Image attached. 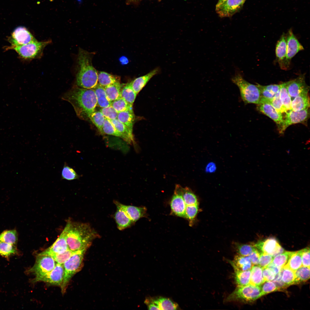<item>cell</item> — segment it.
I'll return each instance as SVG.
<instances>
[{"mask_svg":"<svg viewBox=\"0 0 310 310\" xmlns=\"http://www.w3.org/2000/svg\"><path fill=\"white\" fill-rule=\"evenodd\" d=\"M263 268L259 266H253L251 270L249 284L260 286L265 282L263 275Z\"/></svg>","mask_w":310,"mask_h":310,"instance_id":"cell-30","label":"cell"},{"mask_svg":"<svg viewBox=\"0 0 310 310\" xmlns=\"http://www.w3.org/2000/svg\"><path fill=\"white\" fill-rule=\"evenodd\" d=\"M73 252V251L68 249L62 253L49 256L51 257L57 263L63 264L70 257Z\"/></svg>","mask_w":310,"mask_h":310,"instance_id":"cell-48","label":"cell"},{"mask_svg":"<svg viewBox=\"0 0 310 310\" xmlns=\"http://www.w3.org/2000/svg\"><path fill=\"white\" fill-rule=\"evenodd\" d=\"M214 166L213 165V164H212V163L210 164H209L207 168L208 170H209V171H213L214 168H215Z\"/></svg>","mask_w":310,"mask_h":310,"instance_id":"cell-58","label":"cell"},{"mask_svg":"<svg viewBox=\"0 0 310 310\" xmlns=\"http://www.w3.org/2000/svg\"><path fill=\"white\" fill-rule=\"evenodd\" d=\"M272 281L278 288L279 290L285 289L288 286L282 280V269L280 272L275 275L274 279Z\"/></svg>","mask_w":310,"mask_h":310,"instance_id":"cell-53","label":"cell"},{"mask_svg":"<svg viewBox=\"0 0 310 310\" xmlns=\"http://www.w3.org/2000/svg\"><path fill=\"white\" fill-rule=\"evenodd\" d=\"M140 0H127V3L129 4L132 2H135Z\"/></svg>","mask_w":310,"mask_h":310,"instance_id":"cell-61","label":"cell"},{"mask_svg":"<svg viewBox=\"0 0 310 310\" xmlns=\"http://www.w3.org/2000/svg\"><path fill=\"white\" fill-rule=\"evenodd\" d=\"M295 284L306 282L310 278V267L302 266L294 272Z\"/></svg>","mask_w":310,"mask_h":310,"instance_id":"cell-41","label":"cell"},{"mask_svg":"<svg viewBox=\"0 0 310 310\" xmlns=\"http://www.w3.org/2000/svg\"><path fill=\"white\" fill-rule=\"evenodd\" d=\"M181 193L184 202L187 206L198 204L197 196L188 187L183 188L181 186Z\"/></svg>","mask_w":310,"mask_h":310,"instance_id":"cell-38","label":"cell"},{"mask_svg":"<svg viewBox=\"0 0 310 310\" xmlns=\"http://www.w3.org/2000/svg\"><path fill=\"white\" fill-rule=\"evenodd\" d=\"M100 111L108 119L111 120L117 119L118 113L111 105L102 108Z\"/></svg>","mask_w":310,"mask_h":310,"instance_id":"cell-50","label":"cell"},{"mask_svg":"<svg viewBox=\"0 0 310 310\" xmlns=\"http://www.w3.org/2000/svg\"><path fill=\"white\" fill-rule=\"evenodd\" d=\"M110 120L117 131L123 135L124 140L129 144L134 143L132 131L117 119Z\"/></svg>","mask_w":310,"mask_h":310,"instance_id":"cell-25","label":"cell"},{"mask_svg":"<svg viewBox=\"0 0 310 310\" xmlns=\"http://www.w3.org/2000/svg\"><path fill=\"white\" fill-rule=\"evenodd\" d=\"M114 203L117 208L123 210L134 223L146 215L147 209L145 207L126 205L116 201Z\"/></svg>","mask_w":310,"mask_h":310,"instance_id":"cell-18","label":"cell"},{"mask_svg":"<svg viewBox=\"0 0 310 310\" xmlns=\"http://www.w3.org/2000/svg\"><path fill=\"white\" fill-rule=\"evenodd\" d=\"M80 176L72 168L65 162L61 171V178L68 181H72L79 178Z\"/></svg>","mask_w":310,"mask_h":310,"instance_id":"cell-42","label":"cell"},{"mask_svg":"<svg viewBox=\"0 0 310 310\" xmlns=\"http://www.w3.org/2000/svg\"><path fill=\"white\" fill-rule=\"evenodd\" d=\"M230 262L234 270V278L237 286H243L249 284L251 270H241L236 267L230 261Z\"/></svg>","mask_w":310,"mask_h":310,"instance_id":"cell-24","label":"cell"},{"mask_svg":"<svg viewBox=\"0 0 310 310\" xmlns=\"http://www.w3.org/2000/svg\"><path fill=\"white\" fill-rule=\"evenodd\" d=\"M248 256L253 265L258 264L260 253L257 249L251 253Z\"/></svg>","mask_w":310,"mask_h":310,"instance_id":"cell-55","label":"cell"},{"mask_svg":"<svg viewBox=\"0 0 310 310\" xmlns=\"http://www.w3.org/2000/svg\"><path fill=\"white\" fill-rule=\"evenodd\" d=\"M64 272L63 264L57 263L55 267L51 271L43 276L35 277L32 282L42 281L61 286L63 281Z\"/></svg>","mask_w":310,"mask_h":310,"instance_id":"cell-10","label":"cell"},{"mask_svg":"<svg viewBox=\"0 0 310 310\" xmlns=\"http://www.w3.org/2000/svg\"><path fill=\"white\" fill-rule=\"evenodd\" d=\"M257 109L275 122L278 129L280 127L283 120L282 114L279 113L270 103H260L257 104Z\"/></svg>","mask_w":310,"mask_h":310,"instance_id":"cell-19","label":"cell"},{"mask_svg":"<svg viewBox=\"0 0 310 310\" xmlns=\"http://www.w3.org/2000/svg\"><path fill=\"white\" fill-rule=\"evenodd\" d=\"M308 91L302 93L292 101L291 110L299 111L309 108L310 99Z\"/></svg>","mask_w":310,"mask_h":310,"instance_id":"cell-22","label":"cell"},{"mask_svg":"<svg viewBox=\"0 0 310 310\" xmlns=\"http://www.w3.org/2000/svg\"><path fill=\"white\" fill-rule=\"evenodd\" d=\"M87 250L84 249L73 251L70 257L63 264L64 275L61 286L63 294L66 291L67 285L72 277L82 269L84 255Z\"/></svg>","mask_w":310,"mask_h":310,"instance_id":"cell-5","label":"cell"},{"mask_svg":"<svg viewBox=\"0 0 310 310\" xmlns=\"http://www.w3.org/2000/svg\"><path fill=\"white\" fill-rule=\"evenodd\" d=\"M120 60L121 62L124 64L125 63H126L128 61L127 59V58L125 57H122V58L120 59Z\"/></svg>","mask_w":310,"mask_h":310,"instance_id":"cell-59","label":"cell"},{"mask_svg":"<svg viewBox=\"0 0 310 310\" xmlns=\"http://www.w3.org/2000/svg\"><path fill=\"white\" fill-rule=\"evenodd\" d=\"M265 282L260 286L261 296L272 292L279 290L275 284L272 281H268Z\"/></svg>","mask_w":310,"mask_h":310,"instance_id":"cell-49","label":"cell"},{"mask_svg":"<svg viewBox=\"0 0 310 310\" xmlns=\"http://www.w3.org/2000/svg\"><path fill=\"white\" fill-rule=\"evenodd\" d=\"M51 42L49 40L41 42L37 40L26 44L10 46L9 49L15 50L24 59H31L41 56L44 48Z\"/></svg>","mask_w":310,"mask_h":310,"instance_id":"cell-7","label":"cell"},{"mask_svg":"<svg viewBox=\"0 0 310 310\" xmlns=\"http://www.w3.org/2000/svg\"><path fill=\"white\" fill-rule=\"evenodd\" d=\"M282 279L288 286L295 284L296 276L294 272L284 265L282 269Z\"/></svg>","mask_w":310,"mask_h":310,"instance_id":"cell-39","label":"cell"},{"mask_svg":"<svg viewBox=\"0 0 310 310\" xmlns=\"http://www.w3.org/2000/svg\"><path fill=\"white\" fill-rule=\"evenodd\" d=\"M274 257L272 255L261 252L259 261V266L263 269L265 268L271 263Z\"/></svg>","mask_w":310,"mask_h":310,"instance_id":"cell-51","label":"cell"},{"mask_svg":"<svg viewBox=\"0 0 310 310\" xmlns=\"http://www.w3.org/2000/svg\"><path fill=\"white\" fill-rule=\"evenodd\" d=\"M286 88L291 98H294L302 93L309 91V87L306 84L304 75L286 82Z\"/></svg>","mask_w":310,"mask_h":310,"instance_id":"cell-16","label":"cell"},{"mask_svg":"<svg viewBox=\"0 0 310 310\" xmlns=\"http://www.w3.org/2000/svg\"><path fill=\"white\" fill-rule=\"evenodd\" d=\"M94 91L97 101V106L101 108L109 106L111 105L107 97L104 87L97 83L93 88Z\"/></svg>","mask_w":310,"mask_h":310,"instance_id":"cell-28","label":"cell"},{"mask_svg":"<svg viewBox=\"0 0 310 310\" xmlns=\"http://www.w3.org/2000/svg\"><path fill=\"white\" fill-rule=\"evenodd\" d=\"M122 86L120 82L104 87L108 99L111 102L121 97Z\"/></svg>","mask_w":310,"mask_h":310,"instance_id":"cell-26","label":"cell"},{"mask_svg":"<svg viewBox=\"0 0 310 310\" xmlns=\"http://www.w3.org/2000/svg\"><path fill=\"white\" fill-rule=\"evenodd\" d=\"M68 248L72 251L87 249L93 241L100 237L88 223L69 220L66 225Z\"/></svg>","mask_w":310,"mask_h":310,"instance_id":"cell-2","label":"cell"},{"mask_svg":"<svg viewBox=\"0 0 310 310\" xmlns=\"http://www.w3.org/2000/svg\"><path fill=\"white\" fill-rule=\"evenodd\" d=\"M261 296L260 286H254L250 284L243 286H237L234 290L226 298L227 302L254 301Z\"/></svg>","mask_w":310,"mask_h":310,"instance_id":"cell-6","label":"cell"},{"mask_svg":"<svg viewBox=\"0 0 310 310\" xmlns=\"http://www.w3.org/2000/svg\"><path fill=\"white\" fill-rule=\"evenodd\" d=\"M245 0H227L221 5L216 7V10L221 17H230L238 11Z\"/></svg>","mask_w":310,"mask_h":310,"instance_id":"cell-14","label":"cell"},{"mask_svg":"<svg viewBox=\"0 0 310 310\" xmlns=\"http://www.w3.org/2000/svg\"><path fill=\"white\" fill-rule=\"evenodd\" d=\"M36 40V39L26 28L19 27L14 30L12 34L11 46L26 44Z\"/></svg>","mask_w":310,"mask_h":310,"instance_id":"cell-15","label":"cell"},{"mask_svg":"<svg viewBox=\"0 0 310 310\" xmlns=\"http://www.w3.org/2000/svg\"><path fill=\"white\" fill-rule=\"evenodd\" d=\"M103 133L120 137L123 139V135L115 128L110 121L105 118L102 127Z\"/></svg>","mask_w":310,"mask_h":310,"instance_id":"cell-45","label":"cell"},{"mask_svg":"<svg viewBox=\"0 0 310 310\" xmlns=\"http://www.w3.org/2000/svg\"><path fill=\"white\" fill-rule=\"evenodd\" d=\"M231 80L239 88L241 98L245 104H259L261 96L260 90L256 85L246 81L239 73L236 74Z\"/></svg>","mask_w":310,"mask_h":310,"instance_id":"cell-4","label":"cell"},{"mask_svg":"<svg viewBox=\"0 0 310 310\" xmlns=\"http://www.w3.org/2000/svg\"><path fill=\"white\" fill-rule=\"evenodd\" d=\"M267 267L271 270L276 275L278 273L282 268L275 265L272 262L270 263Z\"/></svg>","mask_w":310,"mask_h":310,"instance_id":"cell-57","label":"cell"},{"mask_svg":"<svg viewBox=\"0 0 310 310\" xmlns=\"http://www.w3.org/2000/svg\"><path fill=\"white\" fill-rule=\"evenodd\" d=\"M235 245L238 255L243 256H248L256 249L253 244H242L236 243Z\"/></svg>","mask_w":310,"mask_h":310,"instance_id":"cell-43","label":"cell"},{"mask_svg":"<svg viewBox=\"0 0 310 310\" xmlns=\"http://www.w3.org/2000/svg\"><path fill=\"white\" fill-rule=\"evenodd\" d=\"M117 119L133 131V125L135 119L133 108L118 113Z\"/></svg>","mask_w":310,"mask_h":310,"instance_id":"cell-29","label":"cell"},{"mask_svg":"<svg viewBox=\"0 0 310 310\" xmlns=\"http://www.w3.org/2000/svg\"><path fill=\"white\" fill-rule=\"evenodd\" d=\"M111 105L118 113L133 108V105L128 103L122 97L111 102Z\"/></svg>","mask_w":310,"mask_h":310,"instance_id":"cell-44","label":"cell"},{"mask_svg":"<svg viewBox=\"0 0 310 310\" xmlns=\"http://www.w3.org/2000/svg\"><path fill=\"white\" fill-rule=\"evenodd\" d=\"M67 228L64 229L54 243L49 247L39 253V254L51 256L62 253L69 249L66 239Z\"/></svg>","mask_w":310,"mask_h":310,"instance_id":"cell-17","label":"cell"},{"mask_svg":"<svg viewBox=\"0 0 310 310\" xmlns=\"http://www.w3.org/2000/svg\"><path fill=\"white\" fill-rule=\"evenodd\" d=\"M89 119L95 125L99 131L103 133V126L105 117L100 111H94L89 116Z\"/></svg>","mask_w":310,"mask_h":310,"instance_id":"cell-40","label":"cell"},{"mask_svg":"<svg viewBox=\"0 0 310 310\" xmlns=\"http://www.w3.org/2000/svg\"><path fill=\"white\" fill-rule=\"evenodd\" d=\"M254 245L261 252L269 254L274 257L285 251L277 240L274 237L259 241Z\"/></svg>","mask_w":310,"mask_h":310,"instance_id":"cell-11","label":"cell"},{"mask_svg":"<svg viewBox=\"0 0 310 310\" xmlns=\"http://www.w3.org/2000/svg\"><path fill=\"white\" fill-rule=\"evenodd\" d=\"M226 0H218V3L216 5V7L218 6L221 5Z\"/></svg>","mask_w":310,"mask_h":310,"instance_id":"cell-60","label":"cell"},{"mask_svg":"<svg viewBox=\"0 0 310 310\" xmlns=\"http://www.w3.org/2000/svg\"><path fill=\"white\" fill-rule=\"evenodd\" d=\"M61 98L70 103L77 116L83 120L89 119V116L97 106L94 90L83 88L76 85L65 92Z\"/></svg>","mask_w":310,"mask_h":310,"instance_id":"cell-1","label":"cell"},{"mask_svg":"<svg viewBox=\"0 0 310 310\" xmlns=\"http://www.w3.org/2000/svg\"><path fill=\"white\" fill-rule=\"evenodd\" d=\"M263 275L264 282L272 281L276 275L270 269L266 267L263 269Z\"/></svg>","mask_w":310,"mask_h":310,"instance_id":"cell-54","label":"cell"},{"mask_svg":"<svg viewBox=\"0 0 310 310\" xmlns=\"http://www.w3.org/2000/svg\"><path fill=\"white\" fill-rule=\"evenodd\" d=\"M160 71L158 67L156 68L146 74L137 78L130 82L131 87L137 94L146 86L149 81Z\"/></svg>","mask_w":310,"mask_h":310,"instance_id":"cell-20","label":"cell"},{"mask_svg":"<svg viewBox=\"0 0 310 310\" xmlns=\"http://www.w3.org/2000/svg\"><path fill=\"white\" fill-rule=\"evenodd\" d=\"M57 263L51 256L38 254L34 266L27 271L38 277L43 276L51 271L55 267Z\"/></svg>","mask_w":310,"mask_h":310,"instance_id":"cell-9","label":"cell"},{"mask_svg":"<svg viewBox=\"0 0 310 310\" xmlns=\"http://www.w3.org/2000/svg\"><path fill=\"white\" fill-rule=\"evenodd\" d=\"M119 77L104 71L98 72V83L103 87L120 82Z\"/></svg>","mask_w":310,"mask_h":310,"instance_id":"cell-32","label":"cell"},{"mask_svg":"<svg viewBox=\"0 0 310 310\" xmlns=\"http://www.w3.org/2000/svg\"><path fill=\"white\" fill-rule=\"evenodd\" d=\"M292 252L285 251L275 256L272 262L275 265L282 268L287 263Z\"/></svg>","mask_w":310,"mask_h":310,"instance_id":"cell-46","label":"cell"},{"mask_svg":"<svg viewBox=\"0 0 310 310\" xmlns=\"http://www.w3.org/2000/svg\"><path fill=\"white\" fill-rule=\"evenodd\" d=\"M114 218L117 228L120 230L129 227L134 223L123 210L118 208L115 214Z\"/></svg>","mask_w":310,"mask_h":310,"instance_id":"cell-23","label":"cell"},{"mask_svg":"<svg viewBox=\"0 0 310 310\" xmlns=\"http://www.w3.org/2000/svg\"><path fill=\"white\" fill-rule=\"evenodd\" d=\"M16 245L0 241V255L6 258L16 255L18 253Z\"/></svg>","mask_w":310,"mask_h":310,"instance_id":"cell-37","label":"cell"},{"mask_svg":"<svg viewBox=\"0 0 310 310\" xmlns=\"http://www.w3.org/2000/svg\"><path fill=\"white\" fill-rule=\"evenodd\" d=\"M286 34L283 33L277 42L276 47V55L280 67L285 69L284 64L286 55Z\"/></svg>","mask_w":310,"mask_h":310,"instance_id":"cell-21","label":"cell"},{"mask_svg":"<svg viewBox=\"0 0 310 310\" xmlns=\"http://www.w3.org/2000/svg\"><path fill=\"white\" fill-rule=\"evenodd\" d=\"M280 84V98L283 108L286 113L291 110V98L289 95L287 89L286 82Z\"/></svg>","mask_w":310,"mask_h":310,"instance_id":"cell-34","label":"cell"},{"mask_svg":"<svg viewBox=\"0 0 310 310\" xmlns=\"http://www.w3.org/2000/svg\"><path fill=\"white\" fill-rule=\"evenodd\" d=\"M301 250L302 266L310 267V249L307 247Z\"/></svg>","mask_w":310,"mask_h":310,"instance_id":"cell-52","label":"cell"},{"mask_svg":"<svg viewBox=\"0 0 310 310\" xmlns=\"http://www.w3.org/2000/svg\"><path fill=\"white\" fill-rule=\"evenodd\" d=\"M265 89L276 94L280 91V84H272L267 86H262Z\"/></svg>","mask_w":310,"mask_h":310,"instance_id":"cell-56","label":"cell"},{"mask_svg":"<svg viewBox=\"0 0 310 310\" xmlns=\"http://www.w3.org/2000/svg\"><path fill=\"white\" fill-rule=\"evenodd\" d=\"M78 69L76 76V85L86 89H92L98 83V72L92 65L90 53L82 49L79 51Z\"/></svg>","mask_w":310,"mask_h":310,"instance_id":"cell-3","label":"cell"},{"mask_svg":"<svg viewBox=\"0 0 310 310\" xmlns=\"http://www.w3.org/2000/svg\"><path fill=\"white\" fill-rule=\"evenodd\" d=\"M285 113L282 122L278 129L279 134L282 135L287 128L291 125L298 123L305 124L310 115L309 108L299 111L291 110Z\"/></svg>","mask_w":310,"mask_h":310,"instance_id":"cell-8","label":"cell"},{"mask_svg":"<svg viewBox=\"0 0 310 310\" xmlns=\"http://www.w3.org/2000/svg\"><path fill=\"white\" fill-rule=\"evenodd\" d=\"M239 269L242 271L251 270L253 266L248 256L236 255L233 261H230Z\"/></svg>","mask_w":310,"mask_h":310,"instance_id":"cell-31","label":"cell"},{"mask_svg":"<svg viewBox=\"0 0 310 310\" xmlns=\"http://www.w3.org/2000/svg\"><path fill=\"white\" fill-rule=\"evenodd\" d=\"M181 186L177 185L174 192L170 202L171 214L176 216L185 218L186 206L183 197Z\"/></svg>","mask_w":310,"mask_h":310,"instance_id":"cell-13","label":"cell"},{"mask_svg":"<svg viewBox=\"0 0 310 310\" xmlns=\"http://www.w3.org/2000/svg\"><path fill=\"white\" fill-rule=\"evenodd\" d=\"M198 210V204L191 205L186 207L185 212V218L189 221L190 226L193 225Z\"/></svg>","mask_w":310,"mask_h":310,"instance_id":"cell-47","label":"cell"},{"mask_svg":"<svg viewBox=\"0 0 310 310\" xmlns=\"http://www.w3.org/2000/svg\"><path fill=\"white\" fill-rule=\"evenodd\" d=\"M286 55L285 62V69L289 67L292 59L304 48L294 34L291 30L286 34Z\"/></svg>","mask_w":310,"mask_h":310,"instance_id":"cell-12","label":"cell"},{"mask_svg":"<svg viewBox=\"0 0 310 310\" xmlns=\"http://www.w3.org/2000/svg\"><path fill=\"white\" fill-rule=\"evenodd\" d=\"M158 308L159 310H175L178 305L169 298L160 297L155 298H148Z\"/></svg>","mask_w":310,"mask_h":310,"instance_id":"cell-27","label":"cell"},{"mask_svg":"<svg viewBox=\"0 0 310 310\" xmlns=\"http://www.w3.org/2000/svg\"><path fill=\"white\" fill-rule=\"evenodd\" d=\"M137 94L132 89L130 82L127 84L122 89V97L130 105H133Z\"/></svg>","mask_w":310,"mask_h":310,"instance_id":"cell-36","label":"cell"},{"mask_svg":"<svg viewBox=\"0 0 310 310\" xmlns=\"http://www.w3.org/2000/svg\"><path fill=\"white\" fill-rule=\"evenodd\" d=\"M285 266L294 272L302 266L301 250L292 252Z\"/></svg>","mask_w":310,"mask_h":310,"instance_id":"cell-33","label":"cell"},{"mask_svg":"<svg viewBox=\"0 0 310 310\" xmlns=\"http://www.w3.org/2000/svg\"><path fill=\"white\" fill-rule=\"evenodd\" d=\"M18 241V235L16 230H7L0 234V241L16 245Z\"/></svg>","mask_w":310,"mask_h":310,"instance_id":"cell-35","label":"cell"}]
</instances>
